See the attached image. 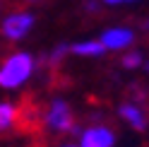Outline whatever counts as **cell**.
<instances>
[{"label": "cell", "mask_w": 149, "mask_h": 147, "mask_svg": "<svg viewBox=\"0 0 149 147\" xmlns=\"http://www.w3.org/2000/svg\"><path fill=\"white\" fill-rule=\"evenodd\" d=\"M147 29H149V22H147Z\"/></svg>", "instance_id": "cell-13"}, {"label": "cell", "mask_w": 149, "mask_h": 147, "mask_svg": "<svg viewBox=\"0 0 149 147\" xmlns=\"http://www.w3.org/2000/svg\"><path fill=\"white\" fill-rule=\"evenodd\" d=\"M72 53H74V56H87V58H91V56H104V53H106V46L101 43L99 39H96V41H77V43H72Z\"/></svg>", "instance_id": "cell-7"}, {"label": "cell", "mask_w": 149, "mask_h": 147, "mask_svg": "<svg viewBox=\"0 0 149 147\" xmlns=\"http://www.w3.org/2000/svg\"><path fill=\"white\" fill-rule=\"evenodd\" d=\"M101 3H106V5H120V3H132V0H101Z\"/></svg>", "instance_id": "cell-11"}, {"label": "cell", "mask_w": 149, "mask_h": 147, "mask_svg": "<svg viewBox=\"0 0 149 147\" xmlns=\"http://www.w3.org/2000/svg\"><path fill=\"white\" fill-rule=\"evenodd\" d=\"M120 118L127 121L135 130H144V128H147V116H144L142 108L135 106V104H123V106H120Z\"/></svg>", "instance_id": "cell-6"}, {"label": "cell", "mask_w": 149, "mask_h": 147, "mask_svg": "<svg viewBox=\"0 0 149 147\" xmlns=\"http://www.w3.org/2000/svg\"><path fill=\"white\" fill-rule=\"evenodd\" d=\"M31 72H34V58L29 53H12L0 65V87L17 89L31 77Z\"/></svg>", "instance_id": "cell-1"}, {"label": "cell", "mask_w": 149, "mask_h": 147, "mask_svg": "<svg viewBox=\"0 0 149 147\" xmlns=\"http://www.w3.org/2000/svg\"><path fill=\"white\" fill-rule=\"evenodd\" d=\"M101 43L106 46V51H123L135 41V32L127 27H111V29L101 32Z\"/></svg>", "instance_id": "cell-5"}, {"label": "cell", "mask_w": 149, "mask_h": 147, "mask_svg": "<svg viewBox=\"0 0 149 147\" xmlns=\"http://www.w3.org/2000/svg\"><path fill=\"white\" fill-rule=\"evenodd\" d=\"M142 63H144V58H142V53H139V51H130L127 56L123 58V65L130 68V70H132V68H139Z\"/></svg>", "instance_id": "cell-9"}, {"label": "cell", "mask_w": 149, "mask_h": 147, "mask_svg": "<svg viewBox=\"0 0 149 147\" xmlns=\"http://www.w3.org/2000/svg\"><path fill=\"white\" fill-rule=\"evenodd\" d=\"M147 70H149V63H147Z\"/></svg>", "instance_id": "cell-14"}, {"label": "cell", "mask_w": 149, "mask_h": 147, "mask_svg": "<svg viewBox=\"0 0 149 147\" xmlns=\"http://www.w3.org/2000/svg\"><path fill=\"white\" fill-rule=\"evenodd\" d=\"M17 118V106L10 102H0V130H7Z\"/></svg>", "instance_id": "cell-8"}, {"label": "cell", "mask_w": 149, "mask_h": 147, "mask_svg": "<svg viewBox=\"0 0 149 147\" xmlns=\"http://www.w3.org/2000/svg\"><path fill=\"white\" fill-rule=\"evenodd\" d=\"M65 53H72V46H68V43H58V46H55V51L51 53V65H58V63L63 60Z\"/></svg>", "instance_id": "cell-10"}, {"label": "cell", "mask_w": 149, "mask_h": 147, "mask_svg": "<svg viewBox=\"0 0 149 147\" xmlns=\"http://www.w3.org/2000/svg\"><path fill=\"white\" fill-rule=\"evenodd\" d=\"M60 147H79V145H60Z\"/></svg>", "instance_id": "cell-12"}, {"label": "cell", "mask_w": 149, "mask_h": 147, "mask_svg": "<svg viewBox=\"0 0 149 147\" xmlns=\"http://www.w3.org/2000/svg\"><path fill=\"white\" fill-rule=\"evenodd\" d=\"M116 135L106 125H91L79 133V147H113Z\"/></svg>", "instance_id": "cell-4"}, {"label": "cell", "mask_w": 149, "mask_h": 147, "mask_svg": "<svg viewBox=\"0 0 149 147\" xmlns=\"http://www.w3.org/2000/svg\"><path fill=\"white\" fill-rule=\"evenodd\" d=\"M31 27H34V15L31 12H15L3 22V36L10 39V41H19L29 34Z\"/></svg>", "instance_id": "cell-3"}, {"label": "cell", "mask_w": 149, "mask_h": 147, "mask_svg": "<svg viewBox=\"0 0 149 147\" xmlns=\"http://www.w3.org/2000/svg\"><path fill=\"white\" fill-rule=\"evenodd\" d=\"M46 128L55 133H65V130H74L72 128V108L65 99H53L46 108Z\"/></svg>", "instance_id": "cell-2"}]
</instances>
